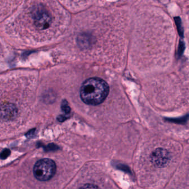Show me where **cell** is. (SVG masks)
<instances>
[{"label": "cell", "instance_id": "cell-1", "mask_svg": "<svg viewBox=\"0 0 189 189\" xmlns=\"http://www.w3.org/2000/svg\"><path fill=\"white\" fill-rule=\"evenodd\" d=\"M58 13L59 10L52 1L34 0L24 10L19 22L36 34H48L59 24Z\"/></svg>", "mask_w": 189, "mask_h": 189}, {"label": "cell", "instance_id": "cell-2", "mask_svg": "<svg viewBox=\"0 0 189 189\" xmlns=\"http://www.w3.org/2000/svg\"><path fill=\"white\" fill-rule=\"evenodd\" d=\"M109 92V87L104 80L91 78L82 83L80 89V96L84 103L95 106L106 100Z\"/></svg>", "mask_w": 189, "mask_h": 189}, {"label": "cell", "instance_id": "cell-3", "mask_svg": "<svg viewBox=\"0 0 189 189\" xmlns=\"http://www.w3.org/2000/svg\"><path fill=\"white\" fill-rule=\"evenodd\" d=\"M57 167L52 159L45 158L38 160L33 168L35 178L41 182L48 181L53 178L56 173Z\"/></svg>", "mask_w": 189, "mask_h": 189}, {"label": "cell", "instance_id": "cell-4", "mask_svg": "<svg viewBox=\"0 0 189 189\" xmlns=\"http://www.w3.org/2000/svg\"><path fill=\"white\" fill-rule=\"evenodd\" d=\"M169 160V153L163 148L156 149L151 155V162L158 167H163L166 165Z\"/></svg>", "mask_w": 189, "mask_h": 189}, {"label": "cell", "instance_id": "cell-5", "mask_svg": "<svg viewBox=\"0 0 189 189\" xmlns=\"http://www.w3.org/2000/svg\"><path fill=\"white\" fill-rule=\"evenodd\" d=\"M175 23L178 27V30L179 34L180 36L183 37V34H184V32H183V28L182 27V22H181V19L179 17H176L175 18Z\"/></svg>", "mask_w": 189, "mask_h": 189}, {"label": "cell", "instance_id": "cell-6", "mask_svg": "<svg viewBox=\"0 0 189 189\" xmlns=\"http://www.w3.org/2000/svg\"><path fill=\"white\" fill-rule=\"evenodd\" d=\"M80 189H99L98 187L94 184H87L82 186Z\"/></svg>", "mask_w": 189, "mask_h": 189}]
</instances>
